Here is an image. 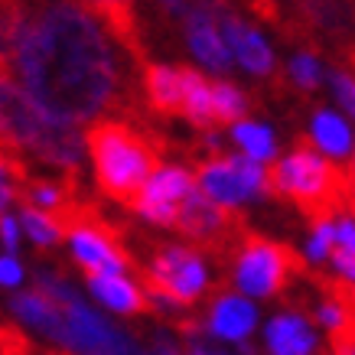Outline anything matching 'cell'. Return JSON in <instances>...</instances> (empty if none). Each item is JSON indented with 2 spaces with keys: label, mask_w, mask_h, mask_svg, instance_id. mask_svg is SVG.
I'll use <instances>...</instances> for the list:
<instances>
[{
  "label": "cell",
  "mask_w": 355,
  "mask_h": 355,
  "mask_svg": "<svg viewBox=\"0 0 355 355\" xmlns=\"http://www.w3.org/2000/svg\"><path fill=\"white\" fill-rule=\"evenodd\" d=\"M196 193V176L183 166H160L153 173L147 186L140 189L134 212L140 218H147L153 225L176 228V218L183 212L186 199Z\"/></svg>",
  "instance_id": "9"
},
{
  "label": "cell",
  "mask_w": 355,
  "mask_h": 355,
  "mask_svg": "<svg viewBox=\"0 0 355 355\" xmlns=\"http://www.w3.org/2000/svg\"><path fill=\"white\" fill-rule=\"evenodd\" d=\"M140 92L147 105L163 114H183V85H186V65L153 62L144 69Z\"/></svg>",
  "instance_id": "14"
},
{
  "label": "cell",
  "mask_w": 355,
  "mask_h": 355,
  "mask_svg": "<svg viewBox=\"0 0 355 355\" xmlns=\"http://www.w3.org/2000/svg\"><path fill=\"white\" fill-rule=\"evenodd\" d=\"M10 313L20 320V323L33 326V329H40V333L49 336V339H55L59 323H62V313H59V306H55L49 297H43L40 291L10 297Z\"/></svg>",
  "instance_id": "17"
},
{
  "label": "cell",
  "mask_w": 355,
  "mask_h": 355,
  "mask_svg": "<svg viewBox=\"0 0 355 355\" xmlns=\"http://www.w3.org/2000/svg\"><path fill=\"white\" fill-rule=\"evenodd\" d=\"M180 33H183L186 53L193 55L205 72L225 78L228 72L235 69L232 49H228V43H225V33H222V17H196V20H189Z\"/></svg>",
  "instance_id": "12"
},
{
  "label": "cell",
  "mask_w": 355,
  "mask_h": 355,
  "mask_svg": "<svg viewBox=\"0 0 355 355\" xmlns=\"http://www.w3.org/2000/svg\"><path fill=\"white\" fill-rule=\"evenodd\" d=\"M287 76H291V82L300 88V92H316V88L323 85L326 69H323V62H320V55L316 53L300 49V53L291 55V62H287Z\"/></svg>",
  "instance_id": "24"
},
{
  "label": "cell",
  "mask_w": 355,
  "mask_h": 355,
  "mask_svg": "<svg viewBox=\"0 0 355 355\" xmlns=\"http://www.w3.org/2000/svg\"><path fill=\"white\" fill-rule=\"evenodd\" d=\"M212 85L205 82L202 72L186 69V85H183V118L196 128H212L216 124V108H212Z\"/></svg>",
  "instance_id": "20"
},
{
  "label": "cell",
  "mask_w": 355,
  "mask_h": 355,
  "mask_svg": "<svg viewBox=\"0 0 355 355\" xmlns=\"http://www.w3.org/2000/svg\"><path fill=\"white\" fill-rule=\"evenodd\" d=\"M222 33H225V43H228V49H232L235 65L238 69H245L248 76L270 78L274 72H277L270 43L264 40V33H261L258 26H251L245 17H238V13L222 17Z\"/></svg>",
  "instance_id": "11"
},
{
  "label": "cell",
  "mask_w": 355,
  "mask_h": 355,
  "mask_svg": "<svg viewBox=\"0 0 355 355\" xmlns=\"http://www.w3.org/2000/svg\"><path fill=\"white\" fill-rule=\"evenodd\" d=\"M150 7L160 13L166 23L183 30L196 17H225L235 13V0H150Z\"/></svg>",
  "instance_id": "19"
},
{
  "label": "cell",
  "mask_w": 355,
  "mask_h": 355,
  "mask_svg": "<svg viewBox=\"0 0 355 355\" xmlns=\"http://www.w3.org/2000/svg\"><path fill=\"white\" fill-rule=\"evenodd\" d=\"M85 147L95 166L98 189L121 205L137 202L140 189L160 170V150L150 137L121 118L95 121L85 134Z\"/></svg>",
  "instance_id": "4"
},
{
  "label": "cell",
  "mask_w": 355,
  "mask_h": 355,
  "mask_svg": "<svg viewBox=\"0 0 355 355\" xmlns=\"http://www.w3.org/2000/svg\"><path fill=\"white\" fill-rule=\"evenodd\" d=\"M0 355H36V345L17 329L0 323Z\"/></svg>",
  "instance_id": "26"
},
{
  "label": "cell",
  "mask_w": 355,
  "mask_h": 355,
  "mask_svg": "<svg viewBox=\"0 0 355 355\" xmlns=\"http://www.w3.org/2000/svg\"><path fill=\"white\" fill-rule=\"evenodd\" d=\"M310 144L316 147L320 153L333 157V160H345L355 153V137H352V128L345 124L336 111L329 108H320L313 111L310 118Z\"/></svg>",
  "instance_id": "16"
},
{
  "label": "cell",
  "mask_w": 355,
  "mask_h": 355,
  "mask_svg": "<svg viewBox=\"0 0 355 355\" xmlns=\"http://www.w3.org/2000/svg\"><path fill=\"white\" fill-rule=\"evenodd\" d=\"M329 88H333V98L343 105V111L355 121V76L345 72V69H333L329 72Z\"/></svg>",
  "instance_id": "25"
},
{
  "label": "cell",
  "mask_w": 355,
  "mask_h": 355,
  "mask_svg": "<svg viewBox=\"0 0 355 355\" xmlns=\"http://www.w3.org/2000/svg\"><path fill=\"white\" fill-rule=\"evenodd\" d=\"M0 245L7 248V254H13L17 248H20V222L13 216H0Z\"/></svg>",
  "instance_id": "27"
},
{
  "label": "cell",
  "mask_w": 355,
  "mask_h": 355,
  "mask_svg": "<svg viewBox=\"0 0 355 355\" xmlns=\"http://www.w3.org/2000/svg\"><path fill=\"white\" fill-rule=\"evenodd\" d=\"M306 264L310 261L297 254L291 245L264 238L248 228L218 268L225 270L232 287H238L241 293L270 300V297H287L297 280H306L310 274Z\"/></svg>",
  "instance_id": "6"
},
{
  "label": "cell",
  "mask_w": 355,
  "mask_h": 355,
  "mask_svg": "<svg viewBox=\"0 0 355 355\" xmlns=\"http://www.w3.org/2000/svg\"><path fill=\"white\" fill-rule=\"evenodd\" d=\"M137 280L150 293L153 313L166 316V323H180L176 306H193L209 293V270L202 251L189 245H153L150 261L137 268Z\"/></svg>",
  "instance_id": "7"
},
{
  "label": "cell",
  "mask_w": 355,
  "mask_h": 355,
  "mask_svg": "<svg viewBox=\"0 0 355 355\" xmlns=\"http://www.w3.org/2000/svg\"><path fill=\"white\" fill-rule=\"evenodd\" d=\"M329 355H355V345H349V349H343V352H329Z\"/></svg>",
  "instance_id": "30"
},
{
  "label": "cell",
  "mask_w": 355,
  "mask_h": 355,
  "mask_svg": "<svg viewBox=\"0 0 355 355\" xmlns=\"http://www.w3.org/2000/svg\"><path fill=\"white\" fill-rule=\"evenodd\" d=\"M316 355H323V352H316Z\"/></svg>",
  "instance_id": "33"
},
{
  "label": "cell",
  "mask_w": 355,
  "mask_h": 355,
  "mask_svg": "<svg viewBox=\"0 0 355 355\" xmlns=\"http://www.w3.org/2000/svg\"><path fill=\"white\" fill-rule=\"evenodd\" d=\"M268 193L293 202L306 216V222L316 225V222H333L339 216H349L352 180L345 166H336L310 140H297L291 153L270 163Z\"/></svg>",
  "instance_id": "3"
},
{
  "label": "cell",
  "mask_w": 355,
  "mask_h": 355,
  "mask_svg": "<svg viewBox=\"0 0 355 355\" xmlns=\"http://www.w3.org/2000/svg\"><path fill=\"white\" fill-rule=\"evenodd\" d=\"M78 3H85L98 17H105L108 26L118 33L121 40L140 53V26H137V3L140 0H78Z\"/></svg>",
  "instance_id": "18"
},
{
  "label": "cell",
  "mask_w": 355,
  "mask_h": 355,
  "mask_svg": "<svg viewBox=\"0 0 355 355\" xmlns=\"http://www.w3.org/2000/svg\"><path fill=\"white\" fill-rule=\"evenodd\" d=\"M147 352H150V355H186L183 349L173 343V339H170L166 333H157V336H153L150 345H147Z\"/></svg>",
  "instance_id": "29"
},
{
  "label": "cell",
  "mask_w": 355,
  "mask_h": 355,
  "mask_svg": "<svg viewBox=\"0 0 355 355\" xmlns=\"http://www.w3.org/2000/svg\"><path fill=\"white\" fill-rule=\"evenodd\" d=\"M20 280H23L20 261L13 258V254H3L0 258V287H17Z\"/></svg>",
  "instance_id": "28"
},
{
  "label": "cell",
  "mask_w": 355,
  "mask_h": 355,
  "mask_svg": "<svg viewBox=\"0 0 355 355\" xmlns=\"http://www.w3.org/2000/svg\"><path fill=\"white\" fill-rule=\"evenodd\" d=\"M85 280H88V291L95 293L108 310L121 313V316H144V313H153L150 297H144L137 284L128 280L124 274H85Z\"/></svg>",
  "instance_id": "15"
},
{
  "label": "cell",
  "mask_w": 355,
  "mask_h": 355,
  "mask_svg": "<svg viewBox=\"0 0 355 355\" xmlns=\"http://www.w3.org/2000/svg\"><path fill=\"white\" fill-rule=\"evenodd\" d=\"M20 225H23V232L30 235L33 245H40V248H53L65 238L62 222H59L53 212L33 209V205H23L20 209Z\"/></svg>",
  "instance_id": "22"
},
{
  "label": "cell",
  "mask_w": 355,
  "mask_h": 355,
  "mask_svg": "<svg viewBox=\"0 0 355 355\" xmlns=\"http://www.w3.org/2000/svg\"><path fill=\"white\" fill-rule=\"evenodd\" d=\"M36 291L49 297L62 313L55 343L82 355H150L130 333H121L105 316H98L85 300H78L76 287L53 268L36 270Z\"/></svg>",
  "instance_id": "5"
},
{
  "label": "cell",
  "mask_w": 355,
  "mask_h": 355,
  "mask_svg": "<svg viewBox=\"0 0 355 355\" xmlns=\"http://www.w3.org/2000/svg\"><path fill=\"white\" fill-rule=\"evenodd\" d=\"M268 355H316V333L313 320L297 310L277 313L264 329Z\"/></svg>",
  "instance_id": "13"
},
{
  "label": "cell",
  "mask_w": 355,
  "mask_h": 355,
  "mask_svg": "<svg viewBox=\"0 0 355 355\" xmlns=\"http://www.w3.org/2000/svg\"><path fill=\"white\" fill-rule=\"evenodd\" d=\"M202 326L218 339H228V343H245L254 323H258V310L235 291H225V287H216L209 291V300H205L202 310Z\"/></svg>",
  "instance_id": "10"
},
{
  "label": "cell",
  "mask_w": 355,
  "mask_h": 355,
  "mask_svg": "<svg viewBox=\"0 0 355 355\" xmlns=\"http://www.w3.org/2000/svg\"><path fill=\"white\" fill-rule=\"evenodd\" d=\"M349 212H355V183H352V205H349Z\"/></svg>",
  "instance_id": "31"
},
{
  "label": "cell",
  "mask_w": 355,
  "mask_h": 355,
  "mask_svg": "<svg viewBox=\"0 0 355 355\" xmlns=\"http://www.w3.org/2000/svg\"><path fill=\"white\" fill-rule=\"evenodd\" d=\"M134 53L78 0H0V62L59 124H95L134 108Z\"/></svg>",
  "instance_id": "1"
},
{
  "label": "cell",
  "mask_w": 355,
  "mask_h": 355,
  "mask_svg": "<svg viewBox=\"0 0 355 355\" xmlns=\"http://www.w3.org/2000/svg\"><path fill=\"white\" fill-rule=\"evenodd\" d=\"M196 186L205 199H212L222 209H241L268 193V170L264 163L251 160L245 153L238 157H212L196 173Z\"/></svg>",
  "instance_id": "8"
},
{
  "label": "cell",
  "mask_w": 355,
  "mask_h": 355,
  "mask_svg": "<svg viewBox=\"0 0 355 355\" xmlns=\"http://www.w3.org/2000/svg\"><path fill=\"white\" fill-rule=\"evenodd\" d=\"M0 144L33 153L46 166L76 176L82 166L85 137L72 124H59L20 88L10 69L0 62Z\"/></svg>",
  "instance_id": "2"
},
{
  "label": "cell",
  "mask_w": 355,
  "mask_h": 355,
  "mask_svg": "<svg viewBox=\"0 0 355 355\" xmlns=\"http://www.w3.org/2000/svg\"><path fill=\"white\" fill-rule=\"evenodd\" d=\"M232 140H235V147L245 157L258 163H270L277 157V137L261 121H238V124H232Z\"/></svg>",
  "instance_id": "21"
},
{
  "label": "cell",
  "mask_w": 355,
  "mask_h": 355,
  "mask_svg": "<svg viewBox=\"0 0 355 355\" xmlns=\"http://www.w3.org/2000/svg\"><path fill=\"white\" fill-rule=\"evenodd\" d=\"M43 355H72V352H43Z\"/></svg>",
  "instance_id": "32"
},
{
  "label": "cell",
  "mask_w": 355,
  "mask_h": 355,
  "mask_svg": "<svg viewBox=\"0 0 355 355\" xmlns=\"http://www.w3.org/2000/svg\"><path fill=\"white\" fill-rule=\"evenodd\" d=\"M212 108H216V124H238L248 114V95L232 82H216L212 85Z\"/></svg>",
  "instance_id": "23"
}]
</instances>
